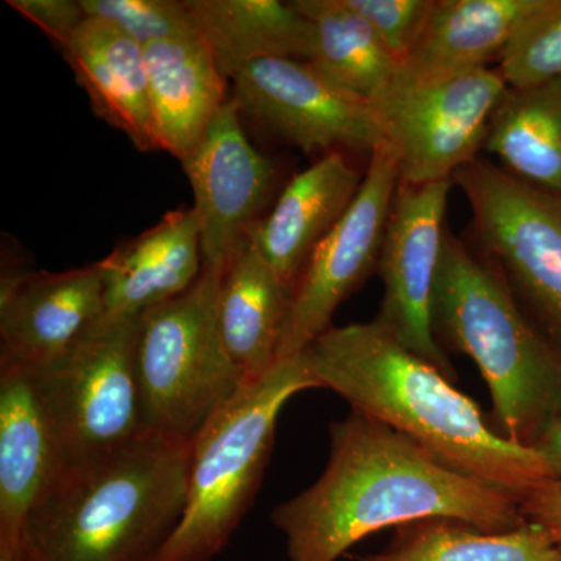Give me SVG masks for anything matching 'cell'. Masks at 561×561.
I'll list each match as a JSON object with an SVG mask.
<instances>
[{
    "label": "cell",
    "instance_id": "26",
    "mask_svg": "<svg viewBox=\"0 0 561 561\" xmlns=\"http://www.w3.org/2000/svg\"><path fill=\"white\" fill-rule=\"evenodd\" d=\"M508 88L561 80V0H546L496 66Z\"/></svg>",
    "mask_w": 561,
    "mask_h": 561
},
{
    "label": "cell",
    "instance_id": "20",
    "mask_svg": "<svg viewBox=\"0 0 561 561\" xmlns=\"http://www.w3.org/2000/svg\"><path fill=\"white\" fill-rule=\"evenodd\" d=\"M546 0H435L400 79L427 80L490 68Z\"/></svg>",
    "mask_w": 561,
    "mask_h": 561
},
{
    "label": "cell",
    "instance_id": "14",
    "mask_svg": "<svg viewBox=\"0 0 561 561\" xmlns=\"http://www.w3.org/2000/svg\"><path fill=\"white\" fill-rule=\"evenodd\" d=\"M105 320L99 264L66 272L2 273L0 362L39 368Z\"/></svg>",
    "mask_w": 561,
    "mask_h": 561
},
{
    "label": "cell",
    "instance_id": "12",
    "mask_svg": "<svg viewBox=\"0 0 561 561\" xmlns=\"http://www.w3.org/2000/svg\"><path fill=\"white\" fill-rule=\"evenodd\" d=\"M453 180L400 183L394 195L378 273L383 298L376 321L454 382L451 362L434 332V300L445 250L446 209Z\"/></svg>",
    "mask_w": 561,
    "mask_h": 561
},
{
    "label": "cell",
    "instance_id": "24",
    "mask_svg": "<svg viewBox=\"0 0 561 561\" xmlns=\"http://www.w3.org/2000/svg\"><path fill=\"white\" fill-rule=\"evenodd\" d=\"M311 24L308 61L332 83L367 103L393 87L401 65L346 0H297Z\"/></svg>",
    "mask_w": 561,
    "mask_h": 561
},
{
    "label": "cell",
    "instance_id": "16",
    "mask_svg": "<svg viewBox=\"0 0 561 561\" xmlns=\"http://www.w3.org/2000/svg\"><path fill=\"white\" fill-rule=\"evenodd\" d=\"M105 320L131 319L184 294L201 278V227L192 208L169 210L157 225L98 262Z\"/></svg>",
    "mask_w": 561,
    "mask_h": 561
},
{
    "label": "cell",
    "instance_id": "13",
    "mask_svg": "<svg viewBox=\"0 0 561 561\" xmlns=\"http://www.w3.org/2000/svg\"><path fill=\"white\" fill-rule=\"evenodd\" d=\"M242 113L228 101L183 164L194 192L203 267L224 272L250 238L275 184V165L243 133Z\"/></svg>",
    "mask_w": 561,
    "mask_h": 561
},
{
    "label": "cell",
    "instance_id": "31",
    "mask_svg": "<svg viewBox=\"0 0 561 561\" xmlns=\"http://www.w3.org/2000/svg\"><path fill=\"white\" fill-rule=\"evenodd\" d=\"M534 449L545 460L552 479H561V415L552 420L541 432Z\"/></svg>",
    "mask_w": 561,
    "mask_h": 561
},
{
    "label": "cell",
    "instance_id": "32",
    "mask_svg": "<svg viewBox=\"0 0 561 561\" xmlns=\"http://www.w3.org/2000/svg\"><path fill=\"white\" fill-rule=\"evenodd\" d=\"M0 561H38L25 546H20L16 551L0 553Z\"/></svg>",
    "mask_w": 561,
    "mask_h": 561
},
{
    "label": "cell",
    "instance_id": "1",
    "mask_svg": "<svg viewBox=\"0 0 561 561\" xmlns=\"http://www.w3.org/2000/svg\"><path fill=\"white\" fill-rule=\"evenodd\" d=\"M451 518L485 530L527 523L512 494L465 474L365 413L330 424V460L309 489L276 505L289 561H337L389 527Z\"/></svg>",
    "mask_w": 561,
    "mask_h": 561
},
{
    "label": "cell",
    "instance_id": "9",
    "mask_svg": "<svg viewBox=\"0 0 561 561\" xmlns=\"http://www.w3.org/2000/svg\"><path fill=\"white\" fill-rule=\"evenodd\" d=\"M507 88L497 68L427 80L398 77L371 106L397 160L400 183L421 186L453 180L479 158Z\"/></svg>",
    "mask_w": 561,
    "mask_h": 561
},
{
    "label": "cell",
    "instance_id": "22",
    "mask_svg": "<svg viewBox=\"0 0 561 561\" xmlns=\"http://www.w3.org/2000/svg\"><path fill=\"white\" fill-rule=\"evenodd\" d=\"M198 35L228 80L261 58L308 61L311 24L294 2L187 0Z\"/></svg>",
    "mask_w": 561,
    "mask_h": 561
},
{
    "label": "cell",
    "instance_id": "25",
    "mask_svg": "<svg viewBox=\"0 0 561 561\" xmlns=\"http://www.w3.org/2000/svg\"><path fill=\"white\" fill-rule=\"evenodd\" d=\"M357 561H561L559 548L540 524L512 530H485L451 518H432L398 527L381 552Z\"/></svg>",
    "mask_w": 561,
    "mask_h": 561
},
{
    "label": "cell",
    "instance_id": "4",
    "mask_svg": "<svg viewBox=\"0 0 561 561\" xmlns=\"http://www.w3.org/2000/svg\"><path fill=\"white\" fill-rule=\"evenodd\" d=\"M434 332L443 350L478 365L502 437L534 448L561 415V346L531 320L496 265L451 231L435 289Z\"/></svg>",
    "mask_w": 561,
    "mask_h": 561
},
{
    "label": "cell",
    "instance_id": "2",
    "mask_svg": "<svg viewBox=\"0 0 561 561\" xmlns=\"http://www.w3.org/2000/svg\"><path fill=\"white\" fill-rule=\"evenodd\" d=\"M302 357L320 389L519 502L552 479L540 454L502 437L451 378L376 320L331 327Z\"/></svg>",
    "mask_w": 561,
    "mask_h": 561
},
{
    "label": "cell",
    "instance_id": "18",
    "mask_svg": "<svg viewBox=\"0 0 561 561\" xmlns=\"http://www.w3.org/2000/svg\"><path fill=\"white\" fill-rule=\"evenodd\" d=\"M61 54L95 116L124 133L136 149L160 150L140 44L111 22L87 16Z\"/></svg>",
    "mask_w": 561,
    "mask_h": 561
},
{
    "label": "cell",
    "instance_id": "29",
    "mask_svg": "<svg viewBox=\"0 0 561 561\" xmlns=\"http://www.w3.org/2000/svg\"><path fill=\"white\" fill-rule=\"evenodd\" d=\"M7 5L46 33L60 50L87 20L80 0H7Z\"/></svg>",
    "mask_w": 561,
    "mask_h": 561
},
{
    "label": "cell",
    "instance_id": "7",
    "mask_svg": "<svg viewBox=\"0 0 561 561\" xmlns=\"http://www.w3.org/2000/svg\"><path fill=\"white\" fill-rule=\"evenodd\" d=\"M470 203L476 250L561 346V197L476 158L453 176Z\"/></svg>",
    "mask_w": 561,
    "mask_h": 561
},
{
    "label": "cell",
    "instance_id": "27",
    "mask_svg": "<svg viewBox=\"0 0 561 561\" xmlns=\"http://www.w3.org/2000/svg\"><path fill=\"white\" fill-rule=\"evenodd\" d=\"M88 18L116 25L140 46L201 38L187 0H80Z\"/></svg>",
    "mask_w": 561,
    "mask_h": 561
},
{
    "label": "cell",
    "instance_id": "30",
    "mask_svg": "<svg viewBox=\"0 0 561 561\" xmlns=\"http://www.w3.org/2000/svg\"><path fill=\"white\" fill-rule=\"evenodd\" d=\"M522 512L527 522L540 524L557 542L561 557V479H549L523 497Z\"/></svg>",
    "mask_w": 561,
    "mask_h": 561
},
{
    "label": "cell",
    "instance_id": "21",
    "mask_svg": "<svg viewBox=\"0 0 561 561\" xmlns=\"http://www.w3.org/2000/svg\"><path fill=\"white\" fill-rule=\"evenodd\" d=\"M291 294L294 287L250 238L221 272L217 298L221 339L243 383L257 381L278 362Z\"/></svg>",
    "mask_w": 561,
    "mask_h": 561
},
{
    "label": "cell",
    "instance_id": "10",
    "mask_svg": "<svg viewBox=\"0 0 561 561\" xmlns=\"http://www.w3.org/2000/svg\"><path fill=\"white\" fill-rule=\"evenodd\" d=\"M400 172L387 144L371 151L356 198L313 250L291 294L278 360L301 356L350 295L378 271Z\"/></svg>",
    "mask_w": 561,
    "mask_h": 561
},
{
    "label": "cell",
    "instance_id": "15",
    "mask_svg": "<svg viewBox=\"0 0 561 561\" xmlns=\"http://www.w3.org/2000/svg\"><path fill=\"white\" fill-rule=\"evenodd\" d=\"M68 467L35 370L0 362V553L20 548L28 518Z\"/></svg>",
    "mask_w": 561,
    "mask_h": 561
},
{
    "label": "cell",
    "instance_id": "23",
    "mask_svg": "<svg viewBox=\"0 0 561 561\" xmlns=\"http://www.w3.org/2000/svg\"><path fill=\"white\" fill-rule=\"evenodd\" d=\"M483 149L516 179L561 197V80L507 88Z\"/></svg>",
    "mask_w": 561,
    "mask_h": 561
},
{
    "label": "cell",
    "instance_id": "11",
    "mask_svg": "<svg viewBox=\"0 0 561 561\" xmlns=\"http://www.w3.org/2000/svg\"><path fill=\"white\" fill-rule=\"evenodd\" d=\"M232 102L273 135L306 153L371 151L386 144L381 122L362 101L295 58H261L231 79Z\"/></svg>",
    "mask_w": 561,
    "mask_h": 561
},
{
    "label": "cell",
    "instance_id": "3",
    "mask_svg": "<svg viewBox=\"0 0 561 561\" xmlns=\"http://www.w3.org/2000/svg\"><path fill=\"white\" fill-rule=\"evenodd\" d=\"M191 443L147 431L69 465L28 518L38 561H151L183 518Z\"/></svg>",
    "mask_w": 561,
    "mask_h": 561
},
{
    "label": "cell",
    "instance_id": "6",
    "mask_svg": "<svg viewBox=\"0 0 561 561\" xmlns=\"http://www.w3.org/2000/svg\"><path fill=\"white\" fill-rule=\"evenodd\" d=\"M221 273L140 317L136 370L147 430L190 442L243 386L219 327Z\"/></svg>",
    "mask_w": 561,
    "mask_h": 561
},
{
    "label": "cell",
    "instance_id": "5",
    "mask_svg": "<svg viewBox=\"0 0 561 561\" xmlns=\"http://www.w3.org/2000/svg\"><path fill=\"white\" fill-rule=\"evenodd\" d=\"M311 389L320 387L301 354L243 383L210 416L191 443L183 518L151 561H210L227 548L260 490L284 405Z\"/></svg>",
    "mask_w": 561,
    "mask_h": 561
},
{
    "label": "cell",
    "instance_id": "28",
    "mask_svg": "<svg viewBox=\"0 0 561 561\" xmlns=\"http://www.w3.org/2000/svg\"><path fill=\"white\" fill-rule=\"evenodd\" d=\"M346 3L364 18L402 65L419 43L435 0H346Z\"/></svg>",
    "mask_w": 561,
    "mask_h": 561
},
{
    "label": "cell",
    "instance_id": "8",
    "mask_svg": "<svg viewBox=\"0 0 561 561\" xmlns=\"http://www.w3.org/2000/svg\"><path fill=\"white\" fill-rule=\"evenodd\" d=\"M140 317L103 320L62 356L33 368L69 465L149 431L136 370Z\"/></svg>",
    "mask_w": 561,
    "mask_h": 561
},
{
    "label": "cell",
    "instance_id": "19",
    "mask_svg": "<svg viewBox=\"0 0 561 561\" xmlns=\"http://www.w3.org/2000/svg\"><path fill=\"white\" fill-rule=\"evenodd\" d=\"M144 51L158 147L186 161L228 102V79L202 38L161 41Z\"/></svg>",
    "mask_w": 561,
    "mask_h": 561
},
{
    "label": "cell",
    "instance_id": "17",
    "mask_svg": "<svg viewBox=\"0 0 561 561\" xmlns=\"http://www.w3.org/2000/svg\"><path fill=\"white\" fill-rule=\"evenodd\" d=\"M364 175L342 151L324 154L291 179L250 232L262 256L289 286L295 287L313 250L348 210Z\"/></svg>",
    "mask_w": 561,
    "mask_h": 561
}]
</instances>
